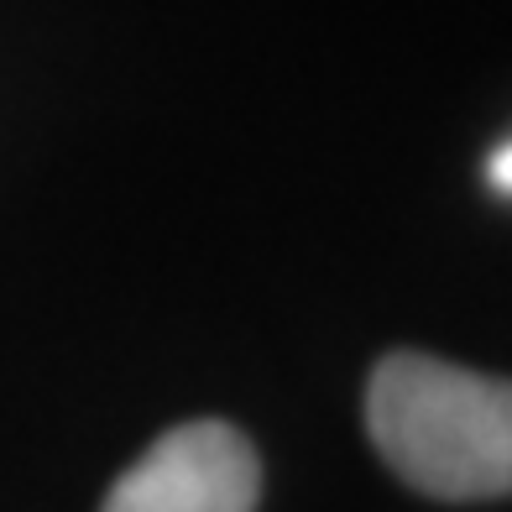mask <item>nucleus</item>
I'll use <instances>...</instances> for the list:
<instances>
[{
  "instance_id": "f257e3e1",
  "label": "nucleus",
  "mask_w": 512,
  "mask_h": 512,
  "mask_svg": "<svg viewBox=\"0 0 512 512\" xmlns=\"http://www.w3.org/2000/svg\"><path fill=\"white\" fill-rule=\"evenodd\" d=\"M366 429L408 486L445 502L507 497L512 392L497 377L392 351L366 387Z\"/></svg>"
},
{
  "instance_id": "f03ea898",
  "label": "nucleus",
  "mask_w": 512,
  "mask_h": 512,
  "mask_svg": "<svg viewBox=\"0 0 512 512\" xmlns=\"http://www.w3.org/2000/svg\"><path fill=\"white\" fill-rule=\"evenodd\" d=\"M262 460L220 418L178 424L110 486L100 512H256Z\"/></svg>"
},
{
  "instance_id": "7ed1b4c3",
  "label": "nucleus",
  "mask_w": 512,
  "mask_h": 512,
  "mask_svg": "<svg viewBox=\"0 0 512 512\" xmlns=\"http://www.w3.org/2000/svg\"><path fill=\"white\" fill-rule=\"evenodd\" d=\"M486 178H492V189H497V194L512 189V147H497V157L486 162Z\"/></svg>"
}]
</instances>
